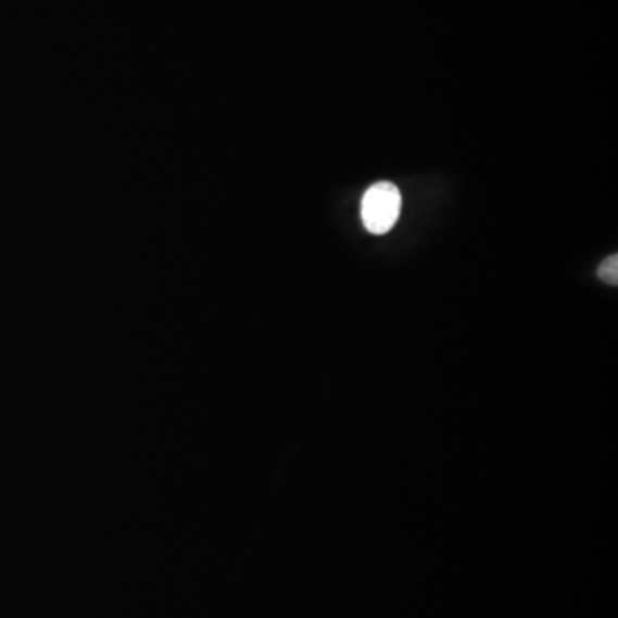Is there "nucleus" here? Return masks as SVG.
Segmentation results:
<instances>
[{"label": "nucleus", "mask_w": 618, "mask_h": 618, "mask_svg": "<svg viewBox=\"0 0 618 618\" xmlns=\"http://www.w3.org/2000/svg\"><path fill=\"white\" fill-rule=\"evenodd\" d=\"M402 197L392 182H377L366 191L361 201V218L368 232L381 236L392 230L401 217Z\"/></svg>", "instance_id": "obj_1"}, {"label": "nucleus", "mask_w": 618, "mask_h": 618, "mask_svg": "<svg viewBox=\"0 0 618 618\" xmlns=\"http://www.w3.org/2000/svg\"><path fill=\"white\" fill-rule=\"evenodd\" d=\"M598 277L603 282L617 286L618 283V256L614 254L610 258H606L598 268Z\"/></svg>", "instance_id": "obj_2"}]
</instances>
